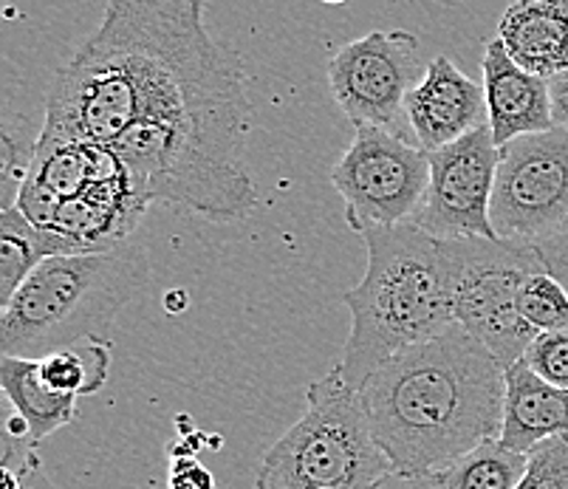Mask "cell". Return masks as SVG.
Instances as JSON below:
<instances>
[{"label": "cell", "mask_w": 568, "mask_h": 489, "mask_svg": "<svg viewBox=\"0 0 568 489\" xmlns=\"http://www.w3.org/2000/svg\"><path fill=\"white\" fill-rule=\"evenodd\" d=\"M45 136L108 147L151 204L246 218L257 187L244 60L204 23L201 0H113L45 91Z\"/></svg>", "instance_id": "6da1fadb"}, {"label": "cell", "mask_w": 568, "mask_h": 489, "mask_svg": "<svg viewBox=\"0 0 568 489\" xmlns=\"http://www.w3.org/2000/svg\"><path fill=\"white\" fill-rule=\"evenodd\" d=\"M359 401L394 472L442 476L484 441L500 439L506 368L453 326L387 359Z\"/></svg>", "instance_id": "7a4b0ae2"}, {"label": "cell", "mask_w": 568, "mask_h": 489, "mask_svg": "<svg viewBox=\"0 0 568 489\" xmlns=\"http://www.w3.org/2000/svg\"><path fill=\"white\" fill-rule=\"evenodd\" d=\"M363 241L368 266L363 281L343 295L351 334L334 365L354 390H363L387 359L456 326V272L447 241L413 224L371 226Z\"/></svg>", "instance_id": "3957f363"}, {"label": "cell", "mask_w": 568, "mask_h": 489, "mask_svg": "<svg viewBox=\"0 0 568 489\" xmlns=\"http://www.w3.org/2000/svg\"><path fill=\"white\" fill-rule=\"evenodd\" d=\"M148 277V255L133 244L100 255L49 257L0 308V352L43 359L80 343H111V326Z\"/></svg>", "instance_id": "277c9868"}, {"label": "cell", "mask_w": 568, "mask_h": 489, "mask_svg": "<svg viewBox=\"0 0 568 489\" xmlns=\"http://www.w3.org/2000/svg\"><path fill=\"white\" fill-rule=\"evenodd\" d=\"M394 467L371 434L359 390L332 368L306 390V414L268 447L257 489H374Z\"/></svg>", "instance_id": "5b68a950"}, {"label": "cell", "mask_w": 568, "mask_h": 489, "mask_svg": "<svg viewBox=\"0 0 568 489\" xmlns=\"http://www.w3.org/2000/svg\"><path fill=\"white\" fill-rule=\"evenodd\" d=\"M456 272V326L487 348L504 368L520 363L537 334L520 314V295L546 269L524 241H447Z\"/></svg>", "instance_id": "8992f818"}, {"label": "cell", "mask_w": 568, "mask_h": 489, "mask_svg": "<svg viewBox=\"0 0 568 489\" xmlns=\"http://www.w3.org/2000/svg\"><path fill=\"white\" fill-rule=\"evenodd\" d=\"M332 184L354 233L413 224L430 187V153L390 131L359 128L334 164Z\"/></svg>", "instance_id": "52a82bcc"}, {"label": "cell", "mask_w": 568, "mask_h": 489, "mask_svg": "<svg viewBox=\"0 0 568 489\" xmlns=\"http://www.w3.org/2000/svg\"><path fill=\"white\" fill-rule=\"evenodd\" d=\"M489 218L500 241L524 244H537L568 224V128L500 147Z\"/></svg>", "instance_id": "ba28073f"}, {"label": "cell", "mask_w": 568, "mask_h": 489, "mask_svg": "<svg viewBox=\"0 0 568 489\" xmlns=\"http://www.w3.org/2000/svg\"><path fill=\"white\" fill-rule=\"evenodd\" d=\"M328 85L351 125L405 136L407 96L418 85V38L376 32L351 40L328 63Z\"/></svg>", "instance_id": "9c48e42d"}, {"label": "cell", "mask_w": 568, "mask_h": 489, "mask_svg": "<svg viewBox=\"0 0 568 489\" xmlns=\"http://www.w3.org/2000/svg\"><path fill=\"white\" fill-rule=\"evenodd\" d=\"M498 156L489 125L430 153V187L413 226L438 241L498 238L489 218Z\"/></svg>", "instance_id": "30bf717a"}, {"label": "cell", "mask_w": 568, "mask_h": 489, "mask_svg": "<svg viewBox=\"0 0 568 489\" xmlns=\"http://www.w3.org/2000/svg\"><path fill=\"white\" fill-rule=\"evenodd\" d=\"M407 125L422 151L456 145L489 125L484 85L469 80L450 57H436L407 96Z\"/></svg>", "instance_id": "8fae6325"}, {"label": "cell", "mask_w": 568, "mask_h": 489, "mask_svg": "<svg viewBox=\"0 0 568 489\" xmlns=\"http://www.w3.org/2000/svg\"><path fill=\"white\" fill-rule=\"evenodd\" d=\"M484 94H487L489 131L495 145L506 147L520 136L546 133L555 125L549 82L520 69L493 38L484 51Z\"/></svg>", "instance_id": "7c38bea8"}, {"label": "cell", "mask_w": 568, "mask_h": 489, "mask_svg": "<svg viewBox=\"0 0 568 489\" xmlns=\"http://www.w3.org/2000/svg\"><path fill=\"white\" fill-rule=\"evenodd\" d=\"M495 38L520 69L551 82L568 71V0L513 3Z\"/></svg>", "instance_id": "4fadbf2b"}, {"label": "cell", "mask_w": 568, "mask_h": 489, "mask_svg": "<svg viewBox=\"0 0 568 489\" xmlns=\"http://www.w3.org/2000/svg\"><path fill=\"white\" fill-rule=\"evenodd\" d=\"M568 436V390L535 377L524 363L506 368V401L500 441L529 456L537 445Z\"/></svg>", "instance_id": "5bb4252c"}, {"label": "cell", "mask_w": 568, "mask_h": 489, "mask_svg": "<svg viewBox=\"0 0 568 489\" xmlns=\"http://www.w3.org/2000/svg\"><path fill=\"white\" fill-rule=\"evenodd\" d=\"M0 385L12 401L14 414L23 416L32 430V441L40 447L57 430H63L77 416V396L54 394L40 379L38 359L0 357Z\"/></svg>", "instance_id": "9a60e30c"}, {"label": "cell", "mask_w": 568, "mask_h": 489, "mask_svg": "<svg viewBox=\"0 0 568 489\" xmlns=\"http://www.w3.org/2000/svg\"><path fill=\"white\" fill-rule=\"evenodd\" d=\"M60 255H74L63 238L38 230L20 210L0 213V308L9 306L40 264Z\"/></svg>", "instance_id": "2e32d148"}, {"label": "cell", "mask_w": 568, "mask_h": 489, "mask_svg": "<svg viewBox=\"0 0 568 489\" xmlns=\"http://www.w3.org/2000/svg\"><path fill=\"white\" fill-rule=\"evenodd\" d=\"M45 388L63 396H94L111 377V343H80L38 359Z\"/></svg>", "instance_id": "e0dca14e"}, {"label": "cell", "mask_w": 568, "mask_h": 489, "mask_svg": "<svg viewBox=\"0 0 568 489\" xmlns=\"http://www.w3.org/2000/svg\"><path fill=\"white\" fill-rule=\"evenodd\" d=\"M529 470V456L515 452L500 439L484 441L442 472L447 489H518Z\"/></svg>", "instance_id": "ac0fdd59"}, {"label": "cell", "mask_w": 568, "mask_h": 489, "mask_svg": "<svg viewBox=\"0 0 568 489\" xmlns=\"http://www.w3.org/2000/svg\"><path fill=\"white\" fill-rule=\"evenodd\" d=\"M40 147V133L34 131L29 116L3 113L0 125V213L18 207L23 184L34 167Z\"/></svg>", "instance_id": "d6986e66"}, {"label": "cell", "mask_w": 568, "mask_h": 489, "mask_svg": "<svg viewBox=\"0 0 568 489\" xmlns=\"http://www.w3.org/2000/svg\"><path fill=\"white\" fill-rule=\"evenodd\" d=\"M520 314L535 334L562 332L568 328V289L546 269L535 272L520 295Z\"/></svg>", "instance_id": "ffe728a7"}, {"label": "cell", "mask_w": 568, "mask_h": 489, "mask_svg": "<svg viewBox=\"0 0 568 489\" xmlns=\"http://www.w3.org/2000/svg\"><path fill=\"white\" fill-rule=\"evenodd\" d=\"M520 363L544 383L568 390V328L537 334Z\"/></svg>", "instance_id": "44dd1931"}, {"label": "cell", "mask_w": 568, "mask_h": 489, "mask_svg": "<svg viewBox=\"0 0 568 489\" xmlns=\"http://www.w3.org/2000/svg\"><path fill=\"white\" fill-rule=\"evenodd\" d=\"M518 489H568V436L544 441L529 452V470Z\"/></svg>", "instance_id": "7402d4cb"}, {"label": "cell", "mask_w": 568, "mask_h": 489, "mask_svg": "<svg viewBox=\"0 0 568 489\" xmlns=\"http://www.w3.org/2000/svg\"><path fill=\"white\" fill-rule=\"evenodd\" d=\"M168 489H215V476L199 458H170Z\"/></svg>", "instance_id": "603a6c76"}, {"label": "cell", "mask_w": 568, "mask_h": 489, "mask_svg": "<svg viewBox=\"0 0 568 489\" xmlns=\"http://www.w3.org/2000/svg\"><path fill=\"white\" fill-rule=\"evenodd\" d=\"M531 246H535L540 261H544L546 272H549L551 277H557V281L568 289V224L562 226V230H557L555 235L537 241V244Z\"/></svg>", "instance_id": "cb8c5ba5"}, {"label": "cell", "mask_w": 568, "mask_h": 489, "mask_svg": "<svg viewBox=\"0 0 568 489\" xmlns=\"http://www.w3.org/2000/svg\"><path fill=\"white\" fill-rule=\"evenodd\" d=\"M374 489H447L442 476H407V472H390L382 478Z\"/></svg>", "instance_id": "d4e9b609"}, {"label": "cell", "mask_w": 568, "mask_h": 489, "mask_svg": "<svg viewBox=\"0 0 568 489\" xmlns=\"http://www.w3.org/2000/svg\"><path fill=\"white\" fill-rule=\"evenodd\" d=\"M551 91V113H555V125L568 128V71L549 82Z\"/></svg>", "instance_id": "484cf974"}, {"label": "cell", "mask_w": 568, "mask_h": 489, "mask_svg": "<svg viewBox=\"0 0 568 489\" xmlns=\"http://www.w3.org/2000/svg\"><path fill=\"white\" fill-rule=\"evenodd\" d=\"M18 476H20V483H23V489H57L54 483H51V478L45 476L40 458L26 467V470H20Z\"/></svg>", "instance_id": "4316f807"}, {"label": "cell", "mask_w": 568, "mask_h": 489, "mask_svg": "<svg viewBox=\"0 0 568 489\" xmlns=\"http://www.w3.org/2000/svg\"><path fill=\"white\" fill-rule=\"evenodd\" d=\"M187 303H190V297L184 289H173L164 295V308H168V314L184 312V308H187Z\"/></svg>", "instance_id": "83f0119b"}]
</instances>
